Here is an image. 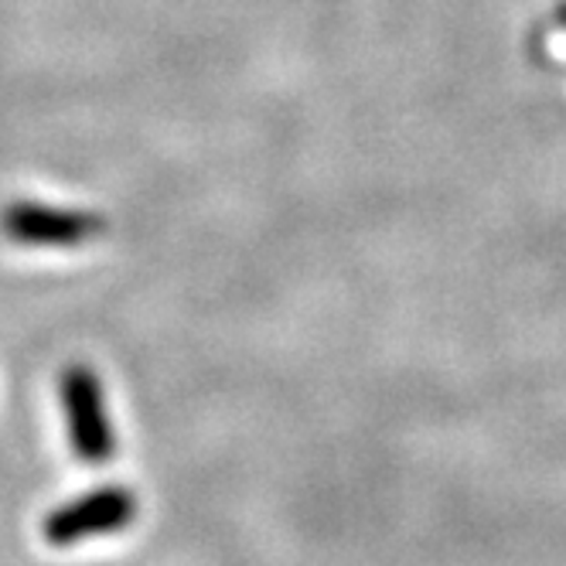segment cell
<instances>
[{
  "label": "cell",
  "mask_w": 566,
  "mask_h": 566,
  "mask_svg": "<svg viewBox=\"0 0 566 566\" xmlns=\"http://www.w3.org/2000/svg\"><path fill=\"white\" fill-rule=\"evenodd\" d=\"M62 407L69 420L72 451L86 464H103L116 451V437L106 417V399L96 373L90 366H69L59 379Z\"/></svg>",
  "instance_id": "1"
},
{
  "label": "cell",
  "mask_w": 566,
  "mask_h": 566,
  "mask_svg": "<svg viewBox=\"0 0 566 566\" xmlns=\"http://www.w3.org/2000/svg\"><path fill=\"white\" fill-rule=\"evenodd\" d=\"M134 515H137L134 492H127L124 484H103V489L49 512V518L42 522V533L52 546H75L86 536L127 530Z\"/></svg>",
  "instance_id": "2"
},
{
  "label": "cell",
  "mask_w": 566,
  "mask_h": 566,
  "mask_svg": "<svg viewBox=\"0 0 566 566\" xmlns=\"http://www.w3.org/2000/svg\"><path fill=\"white\" fill-rule=\"evenodd\" d=\"M0 229L14 242H21V247H83L86 239L106 229V222L96 212L14 201V206L0 212Z\"/></svg>",
  "instance_id": "3"
}]
</instances>
